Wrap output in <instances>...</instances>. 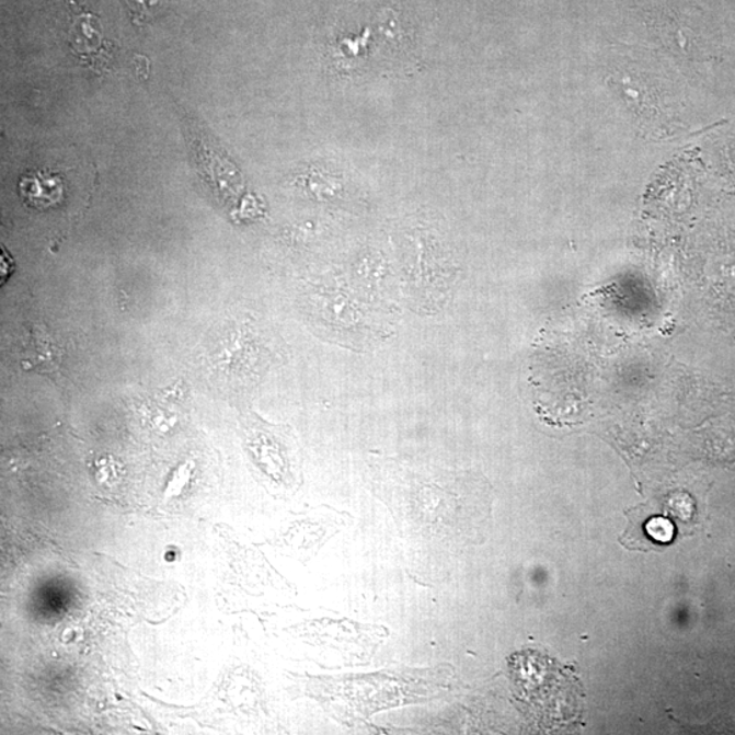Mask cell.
<instances>
[{
    "label": "cell",
    "instance_id": "cell-1",
    "mask_svg": "<svg viewBox=\"0 0 735 735\" xmlns=\"http://www.w3.org/2000/svg\"><path fill=\"white\" fill-rule=\"evenodd\" d=\"M134 24L142 25L154 19L162 8V0H125Z\"/></svg>",
    "mask_w": 735,
    "mask_h": 735
}]
</instances>
